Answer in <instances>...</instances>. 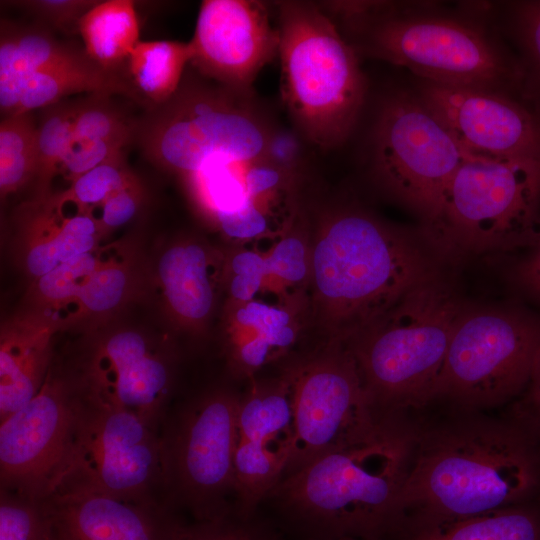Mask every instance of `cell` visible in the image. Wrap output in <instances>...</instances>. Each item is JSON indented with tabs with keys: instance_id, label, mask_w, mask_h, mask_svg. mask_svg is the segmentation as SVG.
I'll use <instances>...</instances> for the list:
<instances>
[{
	"instance_id": "4316f807",
	"label": "cell",
	"mask_w": 540,
	"mask_h": 540,
	"mask_svg": "<svg viewBox=\"0 0 540 540\" xmlns=\"http://www.w3.org/2000/svg\"><path fill=\"white\" fill-rule=\"evenodd\" d=\"M494 16L521 66L519 98L540 117V0L494 2Z\"/></svg>"
},
{
	"instance_id": "f546056e",
	"label": "cell",
	"mask_w": 540,
	"mask_h": 540,
	"mask_svg": "<svg viewBox=\"0 0 540 540\" xmlns=\"http://www.w3.org/2000/svg\"><path fill=\"white\" fill-rule=\"evenodd\" d=\"M74 105L59 102L45 108L37 125V168L42 199L49 198V186L60 171L63 160L73 140Z\"/></svg>"
},
{
	"instance_id": "d6986e66",
	"label": "cell",
	"mask_w": 540,
	"mask_h": 540,
	"mask_svg": "<svg viewBox=\"0 0 540 540\" xmlns=\"http://www.w3.org/2000/svg\"><path fill=\"white\" fill-rule=\"evenodd\" d=\"M296 308L259 299L228 300L225 349L236 376L251 377L288 353L301 332Z\"/></svg>"
},
{
	"instance_id": "74e56055",
	"label": "cell",
	"mask_w": 540,
	"mask_h": 540,
	"mask_svg": "<svg viewBox=\"0 0 540 540\" xmlns=\"http://www.w3.org/2000/svg\"><path fill=\"white\" fill-rule=\"evenodd\" d=\"M97 2L91 0H29L14 3L39 16L54 27L69 31L73 26H76L78 30L82 16Z\"/></svg>"
},
{
	"instance_id": "9a60e30c",
	"label": "cell",
	"mask_w": 540,
	"mask_h": 540,
	"mask_svg": "<svg viewBox=\"0 0 540 540\" xmlns=\"http://www.w3.org/2000/svg\"><path fill=\"white\" fill-rule=\"evenodd\" d=\"M190 67L238 92H253L261 70L279 53L280 34L271 2L205 0L200 6Z\"/></svg>"
},
{
	"instance_id": "44dd1931",
	"label": "cell",
	"mask_w": 540,
	"mask_h": 540,
	"mask_svg": "<svg viewBox=\"0 0 540 540\" xmlns=\"http://www.w3.org/2000/svg\"><path fill=\"white\" fill-rule=\"evenodd\" d=\"M129 84L118 72L107 71L94 61L84 65L52 67L32 73L0 91V109L4 117L27 114L80 92L135 96Z\"/></svg>"
},
{
	"instance_id": "2e32d148",
	"label": "cell",
	"mask_w": 540,
	"mask_h": 540,
	"mask_svg": "<svg viewBox=\"0 0 540 540\" xmlns=\"http://www.w3.org/2000/svg\"><path fill=\"white\" fill-rule=\"evenodd\" d=\"M412 88L469 155L540 161V117L520 99L420 79Z\"/></svg>"
},
{
	"instance_id": "5bb4252c",
	"label": "cell",
	"mask_w": 540,
	"mask_h": 540,
	"mask_svg": "<svg viewBox=\"0 0 540 540\" xmlns=\"http://www.w3.org/2000/svg\"><path fill=\"white\" fill-rule=\"evenodd\" d=\"M79 388L46 378L38 394L0 421L1 489L40 500L62 477L72 445Z\"/></svg>"
},
{
	"instance_id": "83f0119b",
	"label": "cell",
	"mask_w": 540,
	"mask_h": 540,
	"mask_svg": "<svg viewBox=\"0 0 540 540\" xmlns=\"http://www.w3.org/2000/svg\"><path fill=\"white\" fill-rule=\"evenodd\" d=\"M192 58L190 42L140 41L127 61L132 86L153 107L162 105L179 89Z\"/></svg>"
},
{
	"instance_id": "7c38bea8",
	"label": "cell",
	"mask_w": 540,
	"mask_h": 540,
	"mask_svg": "<svg viewBox=\"0 0 540 540\" xmlns=\"http://www.w3.org/2000/svg\"><path fill=\"white\" fill-rule=\"evenodd\" d=\"M238 396L210 392L190 404L163 431L166 489L194 521L225 516L236 506L234 452Z\"/></svg>"
},
{
	"instance_id": "277c9868",
	"label": "cell",
	"mask_w": 540,
	"mask_h": 540,
	"mask_svg": "<svg viewBox=\"0 0 540 540\" xmlns=\"http://www.w3.org/2000/svg\"><path fill=\"white\" fill-rule=\"evenodd\" d=\"M415 435L394 419L375 437L283 477L265 499L276 506L274 523L292 540H387L398 522Z\"/></svg>"
},
{
	"instance_id": "52a82bcc",
	"label": "cell",
	"mask_w": 540,
	"mask_h": 540,
	"mask_svg": "<svg viewBox=\"0 0 540 540\" xmlns=\"http://www.w3.org/2000/svg\"><path fill=\"white\" fill-rule=\"evenodd\" d=\"M283 124L256 92H238L188 67L171 99L138 125L145 156L178 178L215 158L265 155Z\"/></svg>"
},
{
	"instance_id": "f35d334b",
	"label": "cell",
	"mask_w": 540,
	"mask_h": 540,
	"mask_svg": "<svg viewBox=\"0 0 540 540\" xmlns=\"http://www.w3.org/2000/svg\"><path fill=\"white\" fill-rule=\"evenodd\" d=\"M510 419L540 441V348L525 390L514 400Z\"/></svg>"
},
{
	"instance_id": "cb8c5ba5",
	"label": "cell",
	"mask_w": 540,
	"mask_h": 540,
	"mask_svg": "<svg viewBox=\"0 0 540 540\" xmlns=\"http://www.w3.org/2000/svg\"><path fill=\"white\" fill-rule=\"evenodd\" d=\"M44 327L6 332L0 348V421L28 404L40 391L49 361Z\"/></svg>"
},
{
	"instance_id": "30bf717a",
	"label": "cell",
	"mask_w": 540,
	"mask_h": 540,
	"mask_svg": "<svg viewBox=\"0 0 540 540\" xmlns=\"http://www.w3.org/2000/svg\"><path fill=\"white\" fill-rule=\"evenodd\" d=\"M539 348V317L518 307L467 302L453 328L436 398L468 408L516 400Z\"/></svg>"
},
{
	"instance_id": "6da1fadb",
	"label": "cell",
	"mask_w": 540,
	"mask_h": 540,
	"mask_svg": "<svg viewBox=\"0 0 540 540\" xmlns=\"http://www.w3.org/2000/svg\"><path fill=\"white\" fill-rule=\"evenodd\" d=\"M305 320L324 343L348 344L454 259L421 226L403 227L356 200L308 199Z\"/></svg>"
},
{
	"instance_id": "484cf974",
	"label": "cell",
	"mask_w": 540,
	"mask_h": 540,
	"mask_svg": "<svg viewBox=\"0 0 540 540\" xmlns=\"http://www.w3.org/2000/svg\"><path fill=\"white\" fill-rule=\"evenodd\" d=\"M93 62L74 46L32 28H17L2 21L0 38V91L24 77L52 67L76 66Z\"/></svg>"
},
{
	"instance_id": "836d02e7",
	"label": "cell",
	"mask_w": 540,
	"mask_h": 540,
	"mask_svg": "<svg viewBox=\"0 0 540 540\" xmlns=\"http://www.w3.org/2000/svg\"><path fill=\"white\" fill-rule=\"evenodd\" d=\"M50 533L38 501L1 489L0 540H48Z\"/></svg>"
},
{
	"instance_id": "8d00e7d4",
	"label": "cell",
	"mask_w": 540,
	"mask_h": 540,
	"mask_svg": "<svg viewBox=\"0 0 540 540\" xmlns=\"http://www.w3.org/2000/svg\"><path fill=\"white\" fill-rule=\"evenodd\" d=\"M123 152V148L104 141L72 140L60 171L71 181Z\"/></svg>"
},
{
	"instance_id": "e575fe53",
	"label": "cell",
	"mask_w": 540,
	"mask_h": 540,
	"mask_svg": "<svg viewBox=\"0 0 540 540\" xmlns=\"http://www.w3.org/2000/svg\"><path fill=\"white\" fill-rule=\"evenodd\" d=\"M102 264L92 252L62 262L39 278V291L50 301L74 299L86 279Z\"/></svg>"
},
{
	"instance_id": "60d3db41",
	"label": "cell",
	"mask_w": 540,
	"mask_h": 540,
	"mask_svg": "<svg viewBox=\"0 0 540 540\" xmlns=\"http://www.w3.org/2000/svg\"><path fill=\"white\" fill-rule=\"evenodd\" d=\"M518 258L511 269V282L530 301L540 306V237Z\"/></svg>"
},
{
	"instance_id": "d590c367",
	"label": "cell",
	"mask_w": 540,
	"mask_h": 540,
	"mask_svg": "<svg viewBox=\"0 0 540 540\" xmlns=\"http://www.w3.org/2000/svg\"><path fill=\"white\" fill-rule=\"evenodd\" d=\"M126 287L127 274L124 269L103 263L86 279L76 299L89 311H108L119 304Z\"/></svg>"
},
{
	"instance_id": "7bdbcfd3",
	"label": "cell",
	"mask_w": 540,
	"mask_h": 540,
	"mask_svg": "<svg viewBox=\"0 0 540 540\" xmlns=\"http://www.w3.org/2000/svg\"><path fill=\"white\" fill-rule=\"evenodd\" d=\"M50 527H51V526H50ZM48 540H59V539L55 536V534L52 532V529H51V533H50V535H49Z\"/></svg>"
},
{
	"instance_id": "7402d4cb",
	"label": "cell",
	"mask_w": 540,
	"mask_h": 540,
	"mask_svg": "<svg viewBox=\"0 0 540 540\" xmlns=\"http://www.w3.org/2000/svg\"><path fill=\"white\" fill-rule=\"evenodd\" d=\"M236 429L237 440L271 452L288 463L294 440V396L289 367L277 378L255 383L239 398Z\"/></svg>"
},
{
	"instance_id": "4dcf8cb0",
	"label": "cell",
	"mask_w": 540,
	"mask_h": 540,
	"mask_svg": "<svg viewBox=\"0 0 540 540\" xmlns=\"http://www.w3.org/2000/svg\"><path fill=\"white\" fill-rule=\"evenodd\" d=\"M138 180L129 169L123 152L78 177L62 193L53 196L92 215L111 195Z\"/></svg>"
},
{
	"instance_id": "ab89813d",
	"label": "cell",
	"mask_w": 540,
	"mask_h": 540,
	"mask_svg": "<svg viewBox=\"0 0 540 540\" xmlns=\"http://www.w3.org/2000/svg\"><path fill=\"white\" fill-rule=\"evenodd\" d=\"M142 192L139 182L114 193L100 207L96 218L100 230L113 229L127 223L138 210Z\"/></svg>"
},
{
	"instance_id": "f1b7e54d",
	"label": "cell",
	"mask_w": 540,
	"mask_h": 540,
	"mask_svg": "<svg viewBox=\"0 0 540 540\" xmlns=\"http://www.w3.org/2000/svg\"><path fill=\"white\" fill-rule=\"evenodd\" d=\"M37 168V125L30 113L3 117L0 124L2 198L32 178Z\"/></svg>"
},
{
	"instance_id": "ac0fdd59",
	"label": "cell",
	"mask_w": 540,
	"mask_h": 540,
	"mask_svg": "<svg viewBox=\"0 0 540 540\" xmlns=\"http://www.w3.org/2000/svg\"><path fill=\"white\" fill-rule=\"evenodd\" d=\"M171 383L166 357L135 331L97 347L79 389L96 402L132 412L159 429Z\"/></svg>"
},
{
	"instance_id": "3957f363",
	"label": "cell",
	"mask_w": 540,
	"mask_h": 540,
	"mask_svg": "<svg viewBox=\"0 0 540 540\" xmlns=\"http://www.w3.org/2000/svg\"><path fill=\"white\" fill-rule=\"evenodd\" d=\"M540 499V441L509 419L415 435L397 529Z\"/></svg>"
},
{
	"instance_id": "4fadbf2b",
	"label": "cell",
	"mask_w": 540,
	"mask_h": 540,
	"mask_svg": "<svg viewBox=\"0 0 540 540\" xmlns=\"http://www.w3.org/2000/svg\"><path fill=\"white\" fill-rule=\"evenodd\" d=\"M65 479L121 499L158 505L152 492L166 488L161 435L138 415L80 392L70 454L58 483Z\"/></svg>"
},
{
	"instance_id": "1f68e13d",
	"label": "cell",
	"mask_w": 540,
	"mask_h": 540,
	"mask_svg": "<svg viewBox=\"0 0 540 540\" xmlns=\"http://www.w3.org/2000/svg\"><path fill=\"white\" fill-rule=\"evenodd\" d=\"M170 540H287L273 521L233 511L225 516L181 522Z\"/></svg>"
},
{
	"instance_id": "7a4b0ae2",
	"label": "cell",
	"mask_w": 540,
	"mask_h": 540,
	"mask_svg": "<svg viewBox=\"0 0 540 540\" xmlns=\"http://www.w3.org/2000/svg\"><path fill=\"white\" fill-rule=\"evenodd\" d=\"M361 58L417 79L519 98L522 70L494 17V2L317 1Z\"/></svg>"
},
{
	"instance_id": "8fae6325",
	"label": "cell",
	"mask_w": 540,
	"mask_h": 540,
	"mask_svg": "<svg viewBox=\"0 0 540 540\" xmlns=\"http://www.w3.org/2000/svg\"><path fill=\"white\" fill-rule=\"evenodd\" d=\"M289 369L294 440L283 477L329 452L375 437L394 420L374 408L356 360L344 344L323 343Z\"/></svg>"
},
{
	"instance_id": "b9f144b4",
	"label": "cell",
	"mask_w": 540,
	"mask_h": 540,
	"mask_svg": "<svg viewBox=\"0 0 540 540\" xmlns=\"http://www.w3.org/2000/svg\"><path fill=\"white\" fill-rule=\"evenodd\" d=\"M327 540H367V539L358 538V537H352V536H343V537L327 539Z\"/></svg>"
},
{
	"instance_id": "603a6c76",
	"label": "cell",
	"mask_w": 540,
	"mask_h": 540,
	"mask_svg": "<svg viewBox=\"0 0 540 540\" xmlns=\"http://www.w3.org/2000/svg\"><path fill=\"white\" fill-rule=\"evenodd\" d=\"M387 540H540V499L465 518L400 526Z\"/></svg>"
},
{
	"instance_id": "d4e9b609",
	"label": "cell",
	"mask_w": 540,
	"mask_h": 540,
	"mask_svg": "<svg viewBox=\"0 0 540 540\" xmlns=\"http://www.w3.org/2000/svg\"><path fill=\"white\" fill-rule=\"evenodd\" d=\"M78 31L87 55L107 71L118 72L140 42V26L131 0L98 1L80 19Z\"/></svg>"
},
{
	"instance_id": "5b68a950",
	"label": "cell",
	"mask_w": 540,
	"mask_h": 540,
	"mask_svg": "<svg viewBox=\"0 0 540 540\" xmlns=\"http://www.w3.org/2000/svg\"><path fill=\"white\" fill-rule=\"evenodd\" d=\"M280 34V96L290 126L313 149L341 148L369 98L360 57L317 1L271 2Z\"/></svg>"
},
{
	"instance_id": "ba28073f",
	"label": "cell",
	"mask_w": 540,
	"mask_h": 540,
	"mask_svg": "<svg viewBox=\"0 0 540 540\" xmlns=\"http://www.w3.org/2000/svg\"><path fill=\"white\" fill-rule=\"evenodd\" d=\"M468 156L413 88H388L371 103L361 146L364 174L433 234L447 187Z\"/></svg>"
},
{
	"instance_id": "ffe728a7",
	"label": "cell",
	"mask_w": 540,
	"mask_h": 540,
	"mask_svg": "<svg viewBox=\"0 0 540 540\" xmlns=\"http://www.w3.org/2000/svg\"><path fill=\"white\" fill-rule=\"evenodd\" d=\"M226 261L195 240H182L160 257L158 277L173 315L187 329H201L212 315Z\"/></svg>"
},
{
	"instance_id": "8992f818",
	"label": "cell",
	"mask_w": 540,
	"mask_h": 540,
	"mask_svg": "<svg viewBox=\"0 0 540 540\" xmlns=\"http://www.w3.org/2000/svg\"><path fill=\"white\" fill-rule=\"evenodd\" d=\"M466 304L446 267L346 344L379 414L393 417L436 398L453 328Z\"/></svg>"
},
{
	"instance_id": "9c48e42d",
	"label": "cell",
	"mask_w": 540,
	"mask_h": 540,
	"mask_svg": "<svg viewBox=\"0 0 540 540\" xmlns=\"http://www.w3.org/2000/svg\"><path fill=\"white\" fill-rule=\"evenodd\" d=\"M435 236L458 254H505L540 237V161L469 155L444 195Z\"/></svg>"
},
{
	"instance_id": "e0dca14e",
	"label": "cell",
	"mask_w": 540,
	"mask_h": 540,
	"mask_svg": "<svg viewBox=\"0 0 540 540\" xmlns=\"http://www.w3.org/2000/svg\"><path fill=\"white\" fill-rule=\"evenodd\" d=\"M59 540H170L181 523L159 505L65 479L38 500Z\"/></svg>"
},
{
	"instance_id": "d6a6232c",
	"label": "cell",
	"mask_w": 540,
	"mask_h": 540,
	"mask_svg": "<svg viewBox=\"0 0 540 540\" xmlns=\"http://www.w3.org/2000/svg\"><path fill=\"white\" fill-rule=\"evenodd\" d=\"M107 94H92L74 102L73 138L104 141L124 148L132 139L134 129Z\"/></svg>"
}]
</instances>
